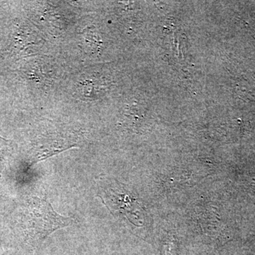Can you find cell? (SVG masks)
I'll use <instances>...</instances> for the list:
<instances>
[{"instance_id":"cell-1","label":"cell","mask_w":255,"mask_h":255,"mask_svg":"<svg viewBox=\"0 0 255 255\" xmlns=\"http://www.w3.org/2000/svg\"><path fill=\"white\" fill-rule=\"evenodd\" d=\"M73 223L71 218L57 214L46 200L34 198L28 207L26 228L32 237L38 241L45 239L60 228Z\"/></svg>"},{"instance_id":"cell-2","label":"cell","mask_w":255,"mask_h":255,"mask_svg":"<svg viewBox=\"0 0 255 255\" xmlns=\"http://www.w3.org/2000/svg\"><path fill=\"white\" fill-rule=\"evenodd\" d=\"M100 193L102 201L109 209L112 210V212L124 213L128 219L132 217L140 223V217L136 215V213L140 214L139 204L123 187L112 186V184L107 186L101 183Z\"/></svg>"}]
</instances>
